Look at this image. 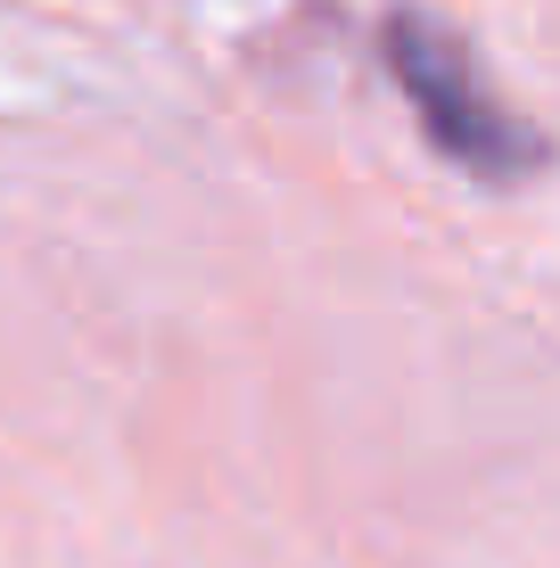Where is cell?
I'll return each mask as SVG.
<instances>
[{
  "label": "cell",
  "instance_id": "6da1fadb",
  "mask_svg": "<svg viewBox=\"0 0 560 568\" xmlns=\"http://www.w3.org/2000/svg\"><path fill=\"white\" fill-rule=\"evenodd\" d=\"M379 58H388L396 91L413 100L429 149L446 156L454 173L495 182V190L544 173L552 141L487 91V74H478V58L461 50V33H446L437 17H420V9H388V26H379Z\"/></svg>",
  "mask_w": 560,
  "mask_h": 568
}]
</instances>
